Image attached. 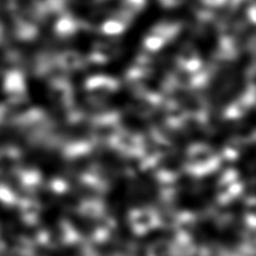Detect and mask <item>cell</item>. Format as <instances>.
<instances>
[{"mask_svg":"<svg viewBox=\"0 0 256 256\" xmlns=\"http://www.w3.org/2000/svg\"><path fill=\"white\" fill-rule=\"evenodd\" d=\"M146 0H126V3L128 4V6L130 8L139 10L141 8H143L144 4H145Z\"/></svg>","mask_w":256,"mask_h":256,"instance_id":"3957f363","label":"cell"},{"mask_svg":"<svg viewBox=\"0 0 256 256\" xmlns=\"http://www.w3.org/2000/svg\"><path fill=\"white\" fill-rule=\"evenodd\" d=\"M125 27L126 26L123 22L115 19H109L103 23L102 30L106 34H117V33H121Z\"/></svg>","mask_w":256,"mask_h":256,"instance_id":"6da1fadb","label":"cell"},{"mask_svg":"<svg viewBox=\"0 0 256 256\" xmlns=\"http://www.w3.org/2000/svg\"><path fill=\"white\" fill-rule=\"evenodd\" d=\"M179 0H160L161 3H163L164 5L166 6H173V5H176V3L178 2Z\"/></svg>","mask_w":256,"mask_h":256,"instance_id":"277c9868","label":"cell"},{"mask_svg":"<svg viewBox=\"0 0 256 256\" xmlns=\"http://www.w3.org/2000/svg\"><path fill=\"white\" fill-rule=\"evenodd\" d=\"M56 29L57 31L59 32H62V33H69V32H72L73 29L76 26V23L74 22V20L69 17V16H64L62 18H60L57 23H56Z\"/></svg>","mask_w":256,"mask_h":256,"instance_id":"7a4b0ae2","label":"cell"}]
</instances>
